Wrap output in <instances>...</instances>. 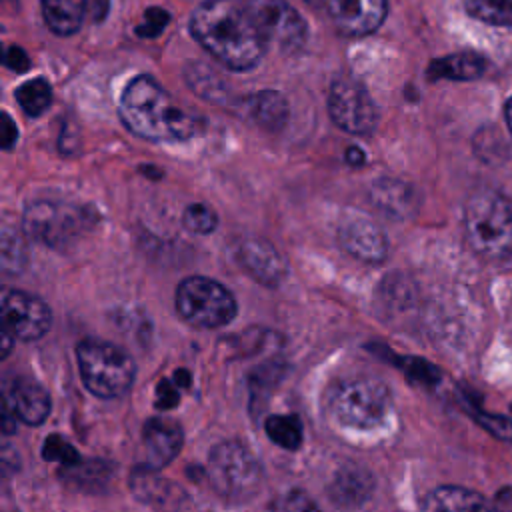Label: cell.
Here are the masks:
<instances>
[{"label": "cell", "instance_id": "1", "mask_svg": "<svg viewBox=\"0 0 512 512\" xmlns=\"http://www.w3.org/2000/svg\"><path fill=\"white\" fill-rule=\"evenodd\" d=\"M192 36L226 68L250 70L264 52L266 38L244 10L234 0H204L190 18Z\"/></svg>", "mask_w": 512, "mask_h": 512}, {"label": "cell", "instance_id": "2", "mask_svg": "<svg viewBox=\"0 0 512 512\" xmlns=\"http://www.w3.org/2000/svg\"><path fill=\"white\" fill-rule=\"evenodd\" d=\"M124 126L152 142H182L204 130V118L182 108L152 76H136L120 96Z\"/></svg>", "mask_w": 512, "mask_h": 512}, {"label": "cell", "instance_id": "3", "mask_svg": "<svg viewBox=\"0 0 512 512\" xmlns=\"http://www.w3.org/2000/svg\"><path fill=\"white\" fill-rule=\"evenodd\" d=\"M464 228L472 248L492 262L512 258V200L482 188L464 206Z\"/></svg>", "mask_w": 512, "mask_h": 512}, {"label": "cell", "instance_id": "4", "mask_svg": "<svg viewBox=\"0 0 512 512\" xmlns=\"http://www.w3.org/2000/svg\"><path fill=\"white\" fill-rule=\"evenodd\" d=\"M328 410L340 426L370 432L380 428L390 416L392 396L382 380L354 376L332 386L328 394Z\"/></svg>", "mask_w": 512, "mask_h": 512}, {"label": "cell", "instance_id": "5", "mask_svg": "<svg viewBox=\"0 0 512 512\" xmlns=\"http://www.w3.org/2000/svg\"><path fill=\"white\" fill-rule=\"evenodd\" d=\"M80 376L86 388L100 398L124 396L134 380V360L118 346L102 340H82L76 348Z\"/></svg>", "mask_w": 512, "mask_h": 512}, {"label": "cell", "instance_id": "6", "mask_svg": "<svg viewBox=\"0 0 512 512\" xmlns=\"http://www.w3.org/2000/svg\"><path fill=\"white\" fill-rule=\"evenodd\" d=\"M210 486L230 502L252 498L264 480L262 466L240 442L226 440L212 448L206 464Z\"/></svg>", "mask_w": 512, "mask_h": 512}, {"label": "cell", "instance_id": "7", "mask_svg": "<svg viewBox=\"0 0 512 512\" xmlns=\"http://www.w3.org/2000/svg\"><path fill=\"white\" fill-rule=\"evenodd\" d=\"M176 310L196 328H220L236 316V300L220 282L206 276H188L176 288Z\"/></svg>", "mask_w": 512, "mask_h": 512}, {"label": "cell", "instance_id": "8", "mask_svg": "<svg viewBox=\"0 0 512 512\" xmlns=\"http://www.w3.org/2000/svg\"><path fill=\"white\" fill-rule=\"evenodd\" d=\"M88 220H92V214H84L80 206L54 200H34L24 212L26 232L52 248H64L76 240Z\"/></svg>", "mask_w": 512, "mask_h": 512}, {"label": "cell", "instance_id": "9", "mask_svg": "<svg viewBox=\"0 0 512 512\" xmlns=\"http://www.w3.org/2000/svg\"><path fill=\"white\" fill-rule=\"evenodd\" d=\"M266 42H274L284 52H296L306 42V22L286 0H242Z\"/></svg>", "mask_w": 512, "mask_h": 512}, {"label": "cell", "instance_id": "10", "mask_svg": "<svg viewBox=\"0 0 512 512\" xmlns=\"http://www.w3.org/2000/svg\"><path fill=\"white\" fill-rule=\"evenodd\" d=\"M328 112L338 128L366 136L376 128V106L368 90L352 76H338L328 94Z\"/></svg>", "mask_w": 512, "mask_h": 512}, {"label": "cell", "instance_id": "11", "mask_svg": "<svg viewBox=\"0 0 512 512\" xmlns=\"http://www.w3.org/2000/svg\"><path fill=\"white\" fill-rule=\"evenodd\" d=\"M52 324L50 308L44 300L22 290H4L2 326L18 340H38Z\"/></svg>", "mask_w": 512, "mask_h": 512}, {"label": "cell", "instance_id": "12", "mask_svg": "<svg viewBox=\"0 0 512 512\" xmlns=\"http://www.w3.org/2000/svg\"><path fill=\"white\" fill-rule=\"evenodd\" d=\"M330 18L344 36H366L386 18L388 0H330Z\"/></svg>", "mask_w": 512, "mask_h": 512}, {"label": "cell", "instance_id": "13", "mask_svg": "<svg viewBox=\"0 0 512 512\" xmlns=\"http://www.w3.org/2000/svg\"><path fill=\"white\" fill-rule=\"evenodd\" d=\"M240 266L260 284L276 286L286 276V264L276 248L262 238H244L236 248Z\"/></svg>", "mask_w": 512, "mask_h": 512}, {"label": "cell", "instance_id": "14", "mask_svg": "<svg viewBox=\"0 0 512 512\" xmlns=\"http://www.w3.org/2000/svg\"><path fill=\"white\" fill-rule=\"evenodd\" d=\"M340 244L350 252L354 258L368 262V264H380L388 254V242L382 230L360 216L348 218L340 230Z\"/></svg>", "mask_w": 512, "mask_h": 512}, {"label": "cell", "instance_id": "15", "mask_svg": "<svg viewBox=\"0 0 512 512\" xmlns=\"http://www.w3.org/2000/svg\"><path fill=\"white\" fill-rule=\"evenodd\" d=\"M4 404L12 410L16 420L38 426L50 414V396L48 392L32 378L16 376L6 388Z\"/></svg>", "mask_w": 512, "mask_h": 512}, {"label": "cell", "instance_id": "16", "mask_svg": "<svg viewBox=\"0 0 512 512\" xmlns=\"http://www.w3.org/2000/svg\"><path fill=\"white\" fill-rule=\"evenodd\" d=\"M182 426L166 416H152L144 422L142 442L146 448V464L152 468H162L170 464L182 448Z\"/></svg>", "mask_w": 512, "mask_h": 512}, {"label": "cell", "instance_id": "17", "mask_svg": "<svg viewBox=\"0 0 512 512\" xmlns=\"http://www.w3.org/2000/svg\"><path fill=\"white\" fill-rule=\"evenodd\" d=\"M420 512H500L490 500L480 492L462 486H438L430 490L422 504Z\"/></svg>", "mask_w": 512, "mask_h": 512}, {"label": "cell", "instance_id": "18", "mask_svg": "<svg viewBox=\"0 0 512 512\" xmlns=\"http://www.w3.org/2000/svg\"><path fill=\"white\" fill-rule=\"evenodd\" d=\"M372 488L374 480L370 472L360 466H344L330 480L328 496L342 508H356L370 498Z\"/></svg>", "mask_w": 512, "mask_h": 512}, {"label": "cell", "instance_id": "19", "mask_svg": "<svg viewBox=\"0 0 512 512\" xmlns=\"http://www.w3.org/2000/svg\"><path fill=\"white\" fill-rule=\"evenodd\" d=\"M130 490L140 502H146L152 506H164L174 500V494L180 492L166 478L158 476V470L148 464L132 470Z\"/></svg>", "mask_w": 512, "mask_h": 512}, {"label": "cell", "instance_id": "20", "mask_svg": "<svg viewBox=\"0 0 512 512\" xmlns=\"http://www.w3.org/2000/svg\"><path fill=\"white\" fill-rule=\"evenodd\" d=\"M246 106L254 122L268 132H278L288 120V102L276 90H262L252 94Z\"/></svg>", "mask_w": 512, "mask_h": 512}, {"label": "cell", "instance_id": "21", "mask_svg": "<svg viewBox=\"0 0 512 512\" xmlns=\"http://www.w3.org/2000/svg\"><path fill=\"white\" fill-rule=\"evenodd\" d=\"M86 14V0H42V16L46 26L60 36L80 30Z\"/></svg>", "mask_w": 512, "mask_h": 512}, {"label": "cell", "instance_id": "22", "mask_svg": "<svg viewBox=\"0 0 512 512\" xmlns=\"http://www.w3.org/2000/svg\"><path fill=\"white\" fill-rule=\"evenodd\" d=\"M486 70V60L478 54H452L438 58L430 64V78H448V80H474L480 78Z\"/></svg>", "mask_w": 512, "mask_h": 512}, {"label": "cell", "instance_id": "23", "mask_svg": "<svg viewBox=\"0 0 512 512\" xmlns=\"http://www.w3.org/2000/svg\"><path fill=\"white\" fill-rule=\"evenodd\" d=\"M268 438L284 450H298L304 440L302 422L292 414H274L264 422Z\"/></svg>", "mask_w": 512, "mask_h": 512}, {"label": "cell", "instance_id": "24", "mask_svg": "<svg viewBox=\"0 0 512 512\" xmlns=\"http://www.w3.org/2000/svg\"><path fill=\"white\" fill-rule=\"evenodd\" d=\"M372 200L380 210H386L390 214H406V210L412 204L410 192L402 182L394 180H380L372 188Z\"/></svg>", "mask_w": 512, "mask_h": 512}, {"label": "cell", "instance_id": "25", "mask_svg": "<svg viewBox=\"0 0 512 512\" xmlns=\"http://www.w3.org/2000/svg\"><path fill=\"white\" fill-rule=\"evenodd\" d=\"M14 96L28 116H40L52 102V88L44 78H34L24 82Z\"/></svg>", "mask_w": 512, "mask_h": 512}, {"label": "cell", "instance_id": "26", "mask_svg": "<svg viewBox=\"0 0 512 512\" xmlns=\"http://www.w3.org/2000/svg\"><path fill=\"white\" fill-rule=\"evenodd\" d=\"M464 6L486 24L512 26V0H464Z\"/></svg>", "mask_w": 512, "mask_h": 512}, {"label": "cell", "instance_id": "27", "mask_svg": "<svg viewBox=\"0 0 512 512\" xmlns=\"http://www.w3.org/2000/svg\"><path fill=\"white\" fill-rule=\"evenodd\" d=\"M182 222L194 234H210L218 224V216L210 206L196 202L184 210Z\"/></svg>", "mask_w": 512, "mask_h": 512}, {"label": "cell", "instance_id": "28", "mask_svg": "<svg viewBox=\"0 0 512 512\" xmlns=\"http://www.w3.org/2000/svg\"><path fill=\"white\" fill-rule=\"evenodd\" d=\"M42 458L48 460V462H58L62 466H74L76 462H80V454L72 448L70 442H66L62 436H48L44 440V446H42Z\"/></svg>", "mask_w": 512, "mask_h": 512}, {"label": "cell", "instance_id": "29", "mask_svg": "<svg viewBox=\"0 0 512 512\" xmlns=\"http://www.w3.org/2000/svg\"><path fill=\"white\" fill-rule=\"evenodd\" d=\"M270 512H320V508L306 492L288 490L270 502Z\"/></svg>", "mask_w": 512, "mask_h": 512}, {"label": "cell", "instance_id": "30", "mask_svg": "<svg viewBox=\"0 0 512 512\" xmlns=\"http://www.w3.org/2000/svg\"><path fill=\"white\" fill-rule=\"evenodd\" d=\"M472 416L478 420L480 426H484L490 434H494L498 440L504 442H512V420L500 414H488L484 412L480 406H472L470 408Z\"/></svg>", "mask_w": 512, "mask_h": 512}, {"label": "cell", "instance_id": "31", "mask_svg": "<svg viewBox=\"0 0 512 512\" xmlns=\"http://www.w3.org/2000/svg\"><path fill=\"white\" fill-rule=\"evenodd\" d=\"M398 364L402 366V370H406V374L410 378H414L418 382H424V384H434L440 376L438 370L432 364H428L420 358H406V360H400Z\"/></svg>", "mask_w": 512, "mask_h": 512}, {"label": "cell", "instance_id": "32", "mask_svg": "<svg viewBox=\"0 0 512 512\" xmlns=\"http://www.w3.org/2000/svg\"><path fill=\"white\" fill-rule=\"evenodd\" d=\"M168 24V12L162 10V8H148L146 14H144V22L142 26H138V34L144 36V38H152V36H158L164 26Z\"/></svg>", "mask_w": 512, "mask_h": 512}, {"label": "cell", "instance_id": "33", "mask_svg": "<svg viewBox=\"0 0 512 512\" xmlns=\"http://www.w3.org/2000/svg\"><path fill=\"white\" fill-rule=\"evenodd\" d=\"M178 398H180V394H178V386L174 384V380L172 382L170 380L158 382V386H156V402H154V406L158 410H172L178 404Z\"/></svg>", "mask_w": 512, "mask_h": 512}, {"label": "cell", "instance_id": "34", "mask_svg": "<svg viewBox=\"0 0 512 512\" xmlns=\"http://www.w3.org/2000/svg\"><path fill=\"white\" fill-rule=\"evenodd\" d=\"M4 64L14 70V72H24L30 68V58L28 54L18 48V46H10L6 52H4Z\"/></svg>", "mask_w": 512, "mask_h": 512}, {"label": "cell", "instance_id": "35", "mask_svg": "<svg viewBox=\"0 0 512 512\" xmlns=\"http://www.w3.org/2000/svg\"><path fill=\"white\" fill-rule=\"evenodd\" d=\"M0 134H2V148L4 150H10L16 144V140H18V128H16V124L12 122V118L8 114L2 116Z\"/></svg>", "mask_w": 512, "mask_h": 512}, {"label": "cell", "instance_id": "36", "mask_svg": "<svg viewBox=\"0 0 512 512\" xmlns=\"http://www.w3.org/2000/svg\"><path fill=\"white\" fill-rule=\"evenodd\" d=\"M364 152L360 150V148H348L346 150V162L348 164H352V166H360V164H364Z\"/></svg>", "mask_w": 512, "mask_h": 512}, {"label": "cell", "instance_id": "37", "mask_svg": "<svg viewBox=\"0 0 512 512\" xmlns=\"http://www.w3.org/2000/svg\"><path fill=\"white\" fill-rule=\"evenodd\" d=\"M174 382H176V386L186 388L190 384V374L186 370H176L174 372Z\"/></svg>", "mask_w": 512, "mask_h": 512}, {"label": "cell", "instance_id": "38", "mask_svg": "<svg viewBox=\"0 0 512 512\" xmlns=\"http://www.w3.org/2000/svg\"><path fill=\"white\" fill-rule=\"evenodd\" d=\"M504 116H506V124H508V130L512 132V98L506 102L504 106Z\"/></svg>", "mask_w": 512, "mask_h": 512}, {"label": "cell", "instance_id": "39", "mask_svg": "<svg viewBox=\"0 0 512 512\" xmlns=\"http://www.w3.org/2000/svg\"><path fill=\"white\" fill-rule=\"evenodd\" d=\"M310 6H314V8H318V6H322L324 4V0H306Z\"/></svg>", "mask_w": 512, "mask_h": 512}]
</instances>
